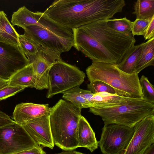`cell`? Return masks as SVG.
Segmentation results:
<instances>
[{
    "label": "cell",
    "mask_w": 154,
    "mask_h": 154,
    "mask_svg": "<svg viewBox=\"0 0 154 154\" xmlns=\"http://www.w3.org/2000/svg\"><path fill=\"white\" fill-rule=\"evenodd\" d=\"M124 0H56L43 12L48 17L72 29L96 21L110 19L122 11Z\"/></svg>",
    "instance_id": "6da1fadb"
},
{
    "label": "cell",
    "mask_w": 154,
    "mask_h": 154,
    "mask_svg": "<svg viewBox=\"0 0 154 154\" xmlns=\"http://www.w3.org/2000/svg\"><path fill=\"white\" fill-rule=\"evenodd\" d=\"M81 110L62 99L50 107L49 120L54 143L62 150L78 147L77 129Z\"/></svg>",
    "instance_id": "7a4b0ae2"
},
{
    "label": "cell",
    "mask_w": 154,
    "mask_h": 154,
    "mask_svg": "<svg viewBox=\"0 0 154 154\" xmlns=\"http://www.w3.org/2000/svg\"><path fill=\"white\" fill-rule=\"evenodd\" d=\"M38 25H30L24 29V35L40 47L60 54L74 46L72 29L65 27L40 12Z\"/></svg>",
    "instance_id": "3957f363"
},
{
    "label": "cell",
    "mask_w": 154,
    "mask_h": 154,
    "mask_svg": "<svg viewBox=\"0 0 154 154\" xmlns=\"http://www.w3.org/2000/svg\"><path fill=\"white\" fill-rule=\"evenodd\" d=\"M86 71L90 83L101 81L112 87L119 96L142 97L138 74L136 72L128 74L119 69L115 64L96 62H92Z\"/></svg>",
    "instance_id": "277c9868"
},
{
    "label": "cell",
    "mask_w": 154,
    "mask_h": 154,
    "mask_svg": "<svg viewBox=\"0 0 154 154\" xmlns=\"http://www.w3.org/2000/svg\"><path fill=\"white\" fill-rule=\"evenodd\" d=\"M89 112L100 117L104 125L116 124L134 127L146 117L154 115V103L147 102L142 98L127 97L116 105L91 107Z\"/></svg>",
    "instance_id": "5b68a950"
},
{
    "label": "cell",
    "mask_w": 154,
    "mask_h": 154,
    "mask_svg": "<svg viewBox=\"0 0 154 154\" xmlns=\"http://www.w3.org/2000/svg\"><path fill=\"white\" fill-rule=\"evenodd\" d=\"M106 20H101L80 27L97 41L113 55L118 64L134 45L136 40L131 33L119 32L109 28Z\"/></svg>",
    "instance_id": "8992f818"
},
{
    "label": "cell",
    "mask_w": 154,
    "mask_h": 154,
    "mask_svg": "<svg viewBox=\"0 0 154 154\" xmlns=\"http://www.w3.org/2000/svg\"><path fill=\"white\" fill-rule=\"evenodd\" d=\"M85 77V73L76 66L62 60L56 62L49 71L46 97L50 98L56 94H63L79 86Z\"/></svg>",
    "instance_id": "52a82bcc"
},
{
    "label": "cell",
    "mask_w": 154,
    "mask_h": 154,
    "mask_svg": "<svg viewBox=\"0 0 154 154\" xmlns=\"http://www.w3.org/2000/svg\"><path fill=\"white\" fill-rule=\"evenodd\" d=\"M134 127L116 124L104 125L98 142L103 154H121L131 140Z\"/></svg>",
    "instance_id": "ba28073f"
},
{
    "label": "cell",
    "mask_w": 154,
    "mask_h": 154,
    "mask_svg": "<svg viewBox=\"0 0 154 154\" xmlns=\"http://www.w3.org/2000/svg\"><path fill=\"white\" fill-rule=\"evenodd\" d=\"M39 146L21 125L15 123L0 128V154H13Z\"/></svg>",
    "instance_id": "9c48e42d"
},
{
    "label": "cell",
    "mask_w": 154,
    "mask_h": 154,
    "mask_svg": "<svg viewBox=\"0 0 154 154\" xmlns=\"http://www.w3.org/2000/svg\"><path fill=\"white\" fill-rule=\"evenodd\" d=\"M72 30L74 35L73 46L92 60V62L117 64L113 55L84 30L81 28Z\"/></svg>",
    "instance_id": "30bf717a"
},
{
    "label": "cell",
    "mask_w": 154,
    "mask_h": 154,
    "mask_svg": "<svg viewBox=\"0 0 154 154\" xmlns=\"http://www.w3.org/2000/svg\"><path fill=\"white\" fill-rule=\"evenodd\" d=\"M134 128L133 136L121 154H143L154 143V115L146 117Z\"/></svg>",
    "instance_id": "8fae6325"
},
{
    "label": "cell",
    "mask_w": 154,
    "mask_h": 154,
    "mask_svg": "<svg viewBox=\"0 0 154 154\" xmlns=\"http://www.w3.org/2000/svg\"><path fill=\"white\" fill-rule=\"evenodd\" d=\"M28 64L27 58L19 46L0 42V78L9 80Z\"/></svg>",
    "instance_id": "7c38bea8"
},
{
    "label": "cell",
    "mask_w": 154,
    "mask_h": 154,
    "mask_svg": "<svg viewBox=\"0 0 154 154\" xmlns=\"http://www.w3.org/2000/svg\"><path fill=\"white\" fill-rule=\"evenodd\" d=\"M21 125L38 145L53 148L54 145L50 127L49 114L28 121Z\"/></svg>",
    "instance_id": "4fadbf2b"
},
{
    "label": "cell",
    "mask_w": 154,
    "mask_h": 154,
    "mask_svg": "<svg viewBox=\"0 0 154 154\" xmlns=\"http://www.w3.org/2000/svg\"><path fill=\"white\" fill-rule=\"evenodd\" d=\"M50 110L48 104L21 103L16 106L13 118L16 123L22 125L28 121L49 114Z\"/></svg>",
    "instance_id": "5bb4252c"
},
{
    "label": "cell",
    "mask_w": 154,
    "mask_h": 154,
    "mask_svg": "<svg viewBox=\"0 0 154 154\" xmlns=\"http://www.w3.org/2000/svg\"><path fill=\"white\" fill-rule=\"evenodd\" d=\"M77 141L78 147L85 148L91 152L97 149L98 146L95 132L88 121L82 115L78 127Z\"/></svg>",
    "instance_id": "9a60e30c"
},
{
    "label": "cell",
    "mask_w": 154,
    "mask_h": 154,
    "mask_svg": "<svg viewBox=\"0 0 154 154\" xmlns=\"http://www.w3.org/2000/svg\"><path fill=\"white\" fill-rule=\"evenodd\" d=\"M36 81L32 64L19 70L9 80L8 85L35 88Z\"/></svg>",
    "instance_id": "2e32d148"
},
{
    "label": "cell",
    "mask_w": 154,
    "mask_h": 154,
    "mask_svg": "<svg viewBox=\"0 0 154 154\" xmlns=\"http://www.w3.org/2000/svg\"><path fill=\"white\" fill-rule=\"evenodd\" d=\"M39 14L40 12H32L24 6L12 14L11 20L12 26L16 25L24 29L30 25H38Z\"/></svg>",
    "instance_id": "e0dca14e"
},
{
    "label": "cell",
    "mask_w": 154,
    "mask_h": 154,
    "mask_svg": "<svg viewBox=\"0 0 154 154\" xmlns=\"http://www.w3.org/2000/svg\"><path fill=\"white\" fill-rule=\"evenodd\" d=\"M144 43L143 42L132 47L124 55L121 61L116 64L117 67L128 74L136 72V63L141 54Z\"/></svg>",
    "instance_id": "ac0fdd59"
},
{
    "label": "cell",
    "mask_w": 154,
    "mask_h": 154,
    "mask_svg": "<svg viewBox=\"0 0 154 154\" xmlns=\"http://www.w3.org/2000/svg\"><path fill=\"white\" fill-rule=\"evenodd\" d=\"M0 42L18 46L20 45L19 34L3 11H0Z\"/></svg>",
    "instance_id": "d6986e66"
},
{
    "label": "cell",
    "mask_w": 154,
    "mask_h": 154,
    "mask_svg": "<svg viewBox=\"0 0 154 154\" xmlns=\"http://www.w3.org/2000/svg\"><path fill=\"white\" fill-rule=\"evenodd\" d=\"M154 65V37L144 42L141 54L136 65V72L138 74L142 70Z\"/></svg>",
    "instance_id": "ffe728a7"
},
{
    "label": "cell",
    "mask_w": 154,
    "mask_h": 154,
    "mask_svg": "<svg viewBox=\"0 0 154 154\" xmlns=\"http://www.w3.org/2000/svg\"><path fill=\"white\" fill-rule=\"evenodd\" d=\"M127 97L116 94L101 92L93 94L91 103L92 107L104 108L110 107L119 104Z\"/></svg>",
    "instance_id": "44dd1931"
},
{
    "label": "cell",
    "mask_w": 154,
    "mask_h": 154,
    "mask_svg": "<svg viewBox=\"0 0 154 154\" xmlns=\"http://www.w3.org/2000/svg\"><path fill=\"white\" fill-rule=\"evenodd\" d=\"M134 10L136 19H151L154 16V0H138L134 3Z\"/></svg>",
    "instance_id": "7402d4cb"
},
{
    "label": "cell",
    "mask_w": 154,
    "mask_h": 154,
    "mask_svg": "<svg viewBox=\"0 0 154 154\" xmlns=\"http://www.w3.org/2000/svg\"><path fill=\"white\" fill-rule=\"evenodd\" d=\"M63 98L81 109L84 108L92 107L91 104L79 93L77 87L63 93Z\"/></svg>",
    "instance_id": "603a6c76"
},
{
    "label": "cell",
    "mask_w": 154,
    "mask_h": 154,
    "mask_svg": "<svg viewBox=\"0 0 154 154\" xmlns=\"http://www.w3.org/2000/svg\"><path fill=\"white\" fill-rule=\"evenodd\" d=\"M106 21L107 25L113 30L125 34L131 33L132 22L126 17L120 19H106Z\"/></svg>",
    "instance_id": "cb8c5ba5"
},
{
    "label": "cell",
    "mask_w": 154,
    "mask_h": 154,
    "mask_svg": "<svg viewBox=\"0 0 154 154\" xmlns=\"http://www.w3.org/2000/svg\"><path fill=\"white\" fill-rule=\"evenodd\" d=\"M19 48L26 57L35 54L40 48L38 44L24 34H19Z\"/></svg>",
    "instance_id": "d4e9b609"
},
{
    "label": "cell",
    "mask_w": 154,
    "mask_h": 154,
    "mask_svg": "<svg viewBox=\"0 0 154 154\" xmlns=\"http://www.w3.org/2000/svg\"><path fill=\"white\" fill-rule=\"evenodd\" d=\"M142 93V99L148 103H154V88L148 78L142 75L139 79Z\"/></svg>",
    "instance_id": "484cf974"
},
{
    "label": "cell",
    "mask_w": 154,
    "mask_h": 154,
    "mask_svg": "<svg viewBox=\"0 0 154 154\" xmlns=\"http://www.w3.org/2000/svg\"><path fill=\"white\" fill-rule=\"evenodd\" d=\"M88 90L94 94L101 92H106L112 94H116L114 88L108 84L100 81H96L87 85Z\"/></svg>",
    "instance_id": "4316f807"
},
{
    "label": "cell",
    "mask_w": 154,
    "mask_h": 154,
    "mask_svg": "<svg viewBox=\"0 0 154 154\" xmlns=\"http://www.w3.org/2000/svg\"><path fill=\"white\" fill-rule=\"evenodd\" d=\"M152 18L144 20L136 19L132 22L131 32L132 35L134 36L136 35L143 36Z\"/></svg>",
    "instance_id": "83f0119b"
},
{
    "label": "cell",
    "mask_w": 154,
    "mask_h": 154,
    "mask_svg": "<svg viewBox=\"0 0 154 154\" xmlns=\"http://www.w3.org/2000/svg\"><path fill=\"white\" fill-rule=\"evenodd\" d=\"M25 88L24 87L8 85L0 89V101L14 96Z\"/></svg>",
    "instance_id": "f1b7e54d"
},
{
    "label": "cell",
    "mask_w": 154,
    "mask_h": 154,
    "mask_svg": "<svg viewBox=\"0 0 154 154\" xmlns=\"http://www.w3.org/2000/svg\"><path fill=\"white\" fill-rule=\"evenodd\" d=\"M15 123L8 115L0 110V128Z\"/></svg>",
    "instance_id": "f546056e"
},
{
    "label": "cell",
    "mask_w": 154,
    "mask_h": 154,
    "mask_svg": "<svg viewBox=\"0 0 154 154\" xmlns=\"http://www.w3.org/2000/svg\"><path fill=\"white\" fill-rule=\"evenodd\" d=\"M143 36L145 40L154 37V16L152 17Z\"/></svg>",
    "instance_id": "4dcf8cb0"
},
{
    "label": "cell",
    "mask_w": 154,
    "mask_h": 154,
    "mask_svg": "<svg viewBox=\"0 0 154 154\" xmlns=\"http://www.w3.org/2000/svg\"><path fill=\"white\" fill-rule=\"evenodd\" d=\"M13 154H46V153L40 146H39L30 149L20 151Z\"/></svg>",
    "instance_id": "1f68e13d"
},
{
    "label": "cell",
    "mask_w": 154,
    "mask_h": 154,
    "mask_svg": "<svg viewBox=\"0 0 154 154\" xmlns=\"http://www.w3.org/2000/svg\"><path fill=\"white\" fill-rule=\"evenodd\" d=\"M55 154H85L81 152L73 150H62L61 152Z\"/></svg>",
    "instance_id": "d6a6232c"
},
{
    "label": "cell",
    "mask_w": 154,
    "mask_h": 154,
    "mask_svg": "<svg viewBox=\"0 0 154 154\" xmlns=\"http://www.w3.org/2000/svg\"><path fill=\"white\" fill-rule=\"evenodd\" d=\"M143 154H154V143L151 145Z\"/></svg>",
    "instance_id": "836d02e7"
},
{
    "label": "cell",
    "mask_w": 154,
    "mask_h": 154,
    "mask_svg": "<svg viewBox=\"0 0 154 154\" xmlns=\"http://www.w3.org/2000/svg\"><path fill=\"white\" fill-rule=\"evenodd\" d=\"M9 80H6L0 78V89L8 85Z\"/></svg>",
    "instance_id": "e575fe53"
}]
</instances>
